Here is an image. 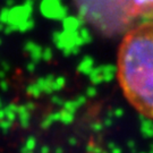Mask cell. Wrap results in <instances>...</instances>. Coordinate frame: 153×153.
<instances>
[{
	"label": "cell",
	"mask_w": 153,
	"mask_h": 153,
	"mask_svg": "<svg viewBox=\"0 0 153 153\" xmlns=\"http://www.w3.org/2000/svg\"><path fill=\"white\" fill-rule=\"evenodd\" d=\"M117 77L134 109L153 119V21L131 30L117 55Z\"/></svg>",
	"instance_id": "6da1fadb"
},
{
	"label": "cell",
	"mask_w": 153,
	"mask_h": 153,
	"mask_svg": "<svg viewBox=\"0 0 153 153\" xmlns=\"http://www.w3.org/2000/svg\"><path fill=\"white\" fill-rule=\"evenodd\" d=\"M126 16L153 21V0H117Z\"/></svg>",
	"instance_id": "7a4b0ae2"
}]
</instances>
